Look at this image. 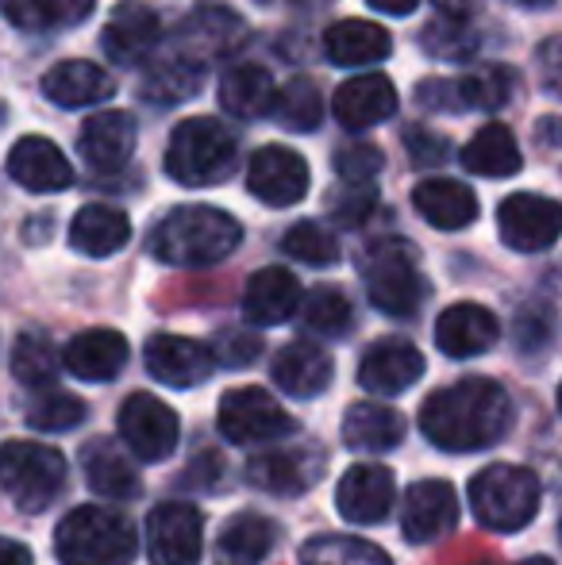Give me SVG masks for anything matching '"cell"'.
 Returning <instances> with one entry per match:
<instances>
[{
  "label": "cell",
  "instance_id": "6da1fadb",
  "mask_svg": "<svg viewBox=\"0 0 562 565\" xmlns=\"http://www.w3.org/2000/svg\"><path fill=\"white\" fill-rule=\"evenodd\" d=\"M512 427V401L497 381L466 377L424 401L421 431L447 454H474L501 443Z\"/></svg>",
  "mask_w": 562,
  "mask_h": 565
},
{
  "label": "cell",
  "instance_id": "7a4b0ae2",
  "mask_svg": "<svg viewBox=\"0 0 562 565\" xmlns=\"http://www.w3.org/2000/svg\"><path fill=\"white\" fill-rule=\"evenodd\" d=\"M240 243L243 227L235 216L209 209V204H185V209H173L166 220H158L155 235H150V254L166 266L204 269L224 262Z\"/></svg>",
  "mask_w": 562,
  "mask_h": 565
},
{
  "label": "cell",
  "instance_id": "3957f363",
  "mask_svg": "<svg viewBox=\"0 0 562 565\" xmlns=\"http://www.w3.org/2000/svg\"><path fill=\"white\" fill-rule=\"evenodd\" d=\"M240 166V139L220 119L193 116L173 127L166 142V173L189 189L220 185Z\"/></svg>",
  "mask_w": 562,
  "mask_h": 565
},
{
  "label": "cell",
  "instance_id": "277c9868",
  "mask_svg": "<svg viewBox=\"0 0 562 565\" xmlns=\"http://www.w3.org/2000/svg\"><path fill=\"white\" fill-rule=\"evenodd\" d=\"M54 554L62 565H131L136 527L113 508L82 504L54 531Z\"/></svg>",
  "mask_w": 562,
  "mask_h": 565
},
{
  "label": "cell",
  "instance_id": "5b68a950",
  "mask_svg": "<svg viewBox=\"0 0 562 565\" xmlns=\"http://www.w3.org/2000/svg\"><path fill=\"white\" fill-rule=\"evenodd\" d=\"M470 508L489 531L512 535L528 527L540 512V477L524 466L497 461L470 481Z\"/></svg>",
  "mask_w": 562,
  "mask_h": 565
},
{
  "label": "cell",
  "instance_id": "8992f818",
  "mask_svg": "<svg viewBox=\"0 0 562 565\" xmlns=\"http://www.w3.org/2000/svg\"><path fill=\"white\" fill-rule=\"evenodd\" d=\"M0 489L23 512H43L66 489V458L43 443H0Z\"/></svg>",
  "mask_w": 562,
  "mask_h": 565
},
{
  "label": "cell",
  "instance_id": "52a82bcc",
  "mask_svg": "<svg viewBox=\"0 0 562 565\" xmlns=\"http://www.w3.org/2000/svg\"><path fill=\"white\" fill-rule=\"evenodd\" d=\"M370 305L385 316H413L427 297V281L416 266V250L405 238H382L362 258Z\"/></svg>",
  "mask_w": 562,
  "mask_h": 565
},
{
  "label": "cell",
  "instance_id": "ba28073f",
  "mask_svg": "<svg viewBox=\"0 0 562 565\" xmlns=\"http://www.w3.org/2000/svg\"><path fill=\"white\" fill-rule=\"evenodd\" d=\"M517 77L505 66H481L458 77H435L421 82L416 100L435 113H497L512 100Z\"/></svg>",
  "mask_w": 562,
  "mask_h": 565
},
{
  "label": "cell",
  "instance_id": "9c48e42d",
  "mask_svg": "<svg viewBox=\"0 0 562 565\" xmlns=\"http://www.w3.org/2000/svg\"><path fill=\"white\" fill-rule=\"evenodd\" d=\"M220 431H224L227 443H240V447H255V443H278L285 435L297 431L293 416L274 401L266 388L243 385L224 393L220 401Z\"/></svg>",
  "mask_w": 562,
  "mask_h": 565
},
{
  "label": "cell",
  "instance_id": "30bf717a",
  "mask_svg": "<svg viewBox=\"0 0 562 565\" xmlns=\"http://www.w3.org/2000/svg\"><path fill=\"white\" fill-rule=\"evenodd\" d=\"M497 231L509 250L540 254L559 243L562 235V204L540 193H512L497 209Z\"/></svg>",
  "mask_w": 562,
  "mask_h": 565
},
{
  "label": "cell",
  "instance_id": "8fae6325",
  "mask_svg": "<svg viewBox=\"0 0 562 565\" xmlns=\"http://www.w3.org/2000/svg\"><path fill=\"white\" fill-rule=\"evenodd\" d=\"M120 435L136 458L162 461V458H170L181 439L178 412L150 393H131L120 408Z\"/></svg>",
  "mask_w": 562,
  "mask_h": 565
},
{
  "label": "cell",
  "instance_id": "7c38bea8",
  "mask_svg": "<svg viewBox=\"0 0 562 565\" xmlns=\"http://www.w3.org/2000/svg\"><path fill=\"white\" fill-rule=\"evenodd\" d=\"M204 546V523L193 504H158L147 515V554L155 565H197Z\"/></svg>",
  "mask_w": 562,
  "mask_h": 565
},
{
  "label": "cell",
  "instance_id": "4fadbf2b",
  "mask_svg": "<svg viewBox=\"0 0 562 565\" xmlns=\"http://www.w3.org/2000/svg\"><path fill=\"white\" fill-rule=\"evenodd\" d=\"M243 43H247V23L232 8H220V4H201L181 23L178 35H173V51L189 54V58L204 62V66L212 58L235 54Z\"/></svg>",
  "mask_w": 562,
  "mask_h": 565
},
{
  "label": "cell",
  "instance_id": "5bb4252c",
  "mask_svg": "<svg viewBox=\"0 0 562 565\" xmlns=\"http://www.w3.org/2000/svg\"><path fill=\"white\" fill-rule=\"evenodd\" d=\"M247 189L271 209H289L308 193V162L289 147H258L247 166Z\"/></svg>",
  "mask_w": 562,
  "mask_h": 565
},
{
  "label": "cell",
  "instance_id": "9a60e30c",
  "mask_svg": "<svg viewBox=\"0 0 562 565\" xmlns=\"http://www.w3.org/2000/svg\"><path fill=\"white\" fill-rule=\"evenodd\" d=\"M458 523V497L447 481H416L405 492V512H401V535L416 546L439 543Z\"/></svg>",
  "mask_w": 562,
  "mask_h": 565
},
{
  "label": "cell",
  "instance_id": "2e32d148",
  "mask_svg": "<svg viewBox=\"0 0 562 565\" xmlns=\"http://www.w3.org/2000/svg\"><path fill=\"white\" fill-rule=\"evenodd\" d=\"M216 354L204 342L185 335H155L147 342V373L158 385L170 388H193L212 377Z\"/></svg>",
  "mask_w": 562,
  "mask_h": 565
},
{
  "label": "cell",
  "instance_id": "e0dca14e",
  "mask_svg": "<svg viewBox=\"0 0 562 565\" xmlns=\"http://www.w3.org/2000/svg\"><path fill=\"white\" fill-rule=\"evenodd\" d=\"M105 54L113 62H124V66H136V62H147L155 54V46L162 43V20L150 4L142 0H124L116 4V12L108 15L105 23Z\"/></svg>",
  "mask_w": 562,
  "mask_h": 565
},
{
  "label": "cell",
  "instance_id": "ac0fdd59",
  "mask_svg": "<svg viewBox=\"0 0 562 565\" xmlns=\"http://www.w3.org/2000/svg\"><path fill=\"white\" fill-rule=\"evenodd\" d=\"M77 154L93 173H120L136 154V119L128 113H97L82 124Z\"/></svg>",
  "mask_w": 562,
  "mask_h": 565
},
{
  "label": "cell",
  "instance_id": "d6986e66",
  "mask_svg": "<svg viewBox=\"0 0 562 565\" xmlns=\"http://www.w3.org/2000/svg\"><path fill=\"white\" fill-rule=\"evenodd\" d=\"M393 497H397V484L385 466H351L336 489V508L343 520L370 527L390 515Z\"/></svg>",
  "mask_w": 562,
  "mask_h": 565
},
{
  "label": "cell",
  "instance_id": "ffe728a7",
  "mask_svg": "<svg viewBox=\"0 0 562 565\" xmlns=\"http://www.w3.org/2000/svg\"><path fill=\"white\" fill-rule=\"evenodd\" d=\"M424 377V354L405 339H382L367 350L359 365V381L362 388L382 396H397L405 393L409 385Z\"/></svg>",
  "mask_w": 562,
  "mask_h": 565
},
{
  "label": "cell",
  "instance_id": "44dd1931",
  "mask_svg": "<svg viewBox=\"0 0 562 565\" xmlns=\"http://www.w3.org/2000/svg\"><path fill=\"white\" fill-rule=\"evenodd\" d=\"M8 178L23 185L28 193H59L74 181L66 154L43 135H28L8 150Z\"/></svg>",
  "mask_w": 562,
  "mask_h": 565
},
{
  "label": "cell",
  "instance_id": "7402d4cb",
  "mask_svg": "<svg viewBox=\"0 0 562 565\" xmlns=\"http://www.w3.org/2000/svg\"><path fill=\"white\" fill-rule=\"evenodd\" d=\"M43 93H46V100L59 108H93V105H105V100L113 97L116 82L108 70L97 66V62L70 58V62H59V66L46 70Z\"/></svg>",
  "mask_w": 562,
  "mask_h": 565
},
{
  "label": "cell",
  "instance_id": "603a6c76",
  "mask_svg": "<svg viewBox=\"0 0 562 565\" xmlns=\"http://www.w3.org/2000/svg\"><path fill=\"white\" fill-rule=\"evenodd\" d=\"M501 335L497 316L481 305H450L447 312L435 320V347L447 358H478Z\"/></svg>",
  "mask_w": 562,
  "mask_h": 565
},
{
  "label": "cell",
  "instance_id": "cb8c5ba5",
  "mask_svg": "<svg viewBox=\"0 0 562 565\" xmlns=\"http://www.w3.org/2000/svg\"><path fill=\"white\" fill-rule=\"evenodd\" d=\"M336 119L351 131H367V127L382 124L397 113V89L385 74H359L336 89Z\"/></svg>",
  "mask_w": 562,
  "mask_h": 565
},
{
  "label": "cell",
  "instance_id": "d4e9b609",
  "mask_svg": "<svg viewBox=\"0 0 562 565\" xmlns=\"http://www.w3.org/2000/svg\"><path fill=\"white\" fill-rule=\"evenodd\" d=\"M300 308V281L282 266L258 269L243 292V316L255 328H274Z\"/></svg>",
  "mask_w": 562,
  "mask_h": 565
},
{
  "label": "cell",
  "instance_id": "484cf974",
  "mask_svg": "<svg viewBox=\"0 0 562 565\" xmlns=\"http://www.w3.org/2000/svg\"><path fill=\"white\" fill-rule=\"evenodd\" d=\"M62 362L77 381H113L128 365V339L113 328L82 331L70 339Z\"/></svg>",
  "mask_w": 562,
  "mask_h": 565
},
{
  "label": "cell",
  "instance_id": "4316f807",
  "mask_svg": "<svg viewBox=\"0 0 562 565\" xmlns=\"http://www.w3.org/2000/svg\"><path fill=\"white\" fill-rule=\"evenodd\" d=\"M331 373H336L331 358L324 354L320 347L305 342V339L282 347V354L274 358V385H278L282 393L297 396V401L320 396L324 388L331 385Z\"/></svg>",
  "mask_w": 562,
  "mask_h": 565
},
{
  "label": "cell",
  "instance_id": "83f0119b",
  "mask_svg": "<svg viewBox=\"0 0 562 565\" xmlns=\"http://www.w3.org/2000/svg\"><path fill=\"white\" fill-rule=\"evenodd\" d=\"M413 209L421 212L432 227L463 231L478 216V196L455 178H427L413 189Z\"/></svg>",
  "mask_w": 562,
  "mask_h": 565
},
{
  "label": "cell",
  "instance_id": "f1b7e54d",
  "mask_svg": "<svg viewBox=\"0 0 562 565\" xmlns=\"http://www.w3.org/2000/svg\"><path fill=\"white\" fill-rule=\"evenodd\" d=\"M390 51H393L390 31L370 20H339L324 35V54L336 66H374V62L390 58Z\"/></svg>",
  "mask_w": 562,
  "mask_h": 565
},
{
  "label": "cell",
  "instance_id": "f546056e",
  "mask_svg": "<svg viewBox=\"0 0 562 565\" xmlns=\"http://www.w3.org/2000/svg\"><path fill=\"white\" fill-rule=\"evenodd\" d=\"M131 238V220L120 209L108 204H85L70 224V246L85 258H108V254L124 250Z\"/></svg>",
  "mask_w": 562,
  "mask_h": 565
},
{
  "label": "cell",
  "instance_id": "4dcf8cb0",
  "mask_svg": "<svg viewBox=\"0 0 562 565\" xmlns=\"http://www.w3.org/2000/svg\"><path fill=\"white\" fill-rule=\"evenodd\" d=\"M204 62L189 58L181 51H170L162 58H155L142 74V97L150 105H181V100L197 97L204 85Z\"/></svg>",
  "mask_w": 562,
  "mask_h": 565
},
{
  "label": "cell",
  "instance_id": "1f68e13d",
  "mask_svg": "<svg viewBox=\"0 0 562 565\" xmlns=\"http://www.w3.org/2000/svg\"><path fill=\"white\" fill-rule=\"evenodd\" d=\"M278 543V527L258 512H240L224 523L216 546V565H263Z\"/></svg>",
  "mask_w": 562,
  "mask_h": 565
},
{
  "label": "cell",
  "instance_id": "d6a6232c",
  "mask_svg": "<svg viewBox=\"0 0 562 565\" xmlns=\"http://www.w3.org/2000/svg\"><path fill=\"white\" fill-rule=\"evenodd\" d=\"M343 443L351 450H393L405 443V416L374 401L351 404L343 416Z\"/></svg>",
  "mask_w": 562,
  "mask_h": 565
},
{
  "label": "cell",
  "instance_id": "836d02e7",
  "mask_svg": "<svg viewBox=\"0 0 562 565\" xmlns=\"http://www.w3.org/2000/svg\"><path fill=\"white\" fill-rule=\"evenodd\" d=\"M82 466H85V481L97 497L108 500H131L139 492V473L136 466L128 461V454L116 450V443L97 439L89 443L82 454Z\"/></svg>",
  "mask_w": 562,
  "mask_h": 565
},
{
  "label": "cell",
  "instance_id": "e575fe53",
  "mask_svg": "<svg viewBox=\"0 0 562 565\" xmlns=\"http://www.w3.org/2000/svg\"><path fill=\"white\" fill-rule=\"evenodd\" d=\"M247 477L271 497H300L312 484V458L305 450H266L251 458Z\"/></svg>",
  "mask_w": 562,
  "mask_h": 565
},
{
  "label": "cell",
  "instance_id": "d590c367",
  "mask_svg": "<svg viewBox=\"0 0 562 565\" xmlns=\"http://www.w3.org/2000/svg\"><path fill=\"white\" fill-rule=\"evenodd\" d=\"M274 77L263 66H232L220 77V108L235 119H258L274 108Z\"/></svg>",
  "mask_w": 562,
  "mask_h": 565
},
{
  "label": "cell",
  "instance_id": "8d00e7d4",
  "mask_svg": "<svg viewBox=\"0 0 562 565\" xmlns=\"http://www.w3.org/2000/svg\"><path fill=\"white\" fill-rule=\"evenodd\" d=\"M458 162H463L470 173H478V178H512V173H520L524 158H520V147H517V139H512L509 127L486 124L470 142H466Z\"/></svg>",
  "mask_w": 562,
  "mask_h": 565
},
{
  "label": "cell",
  "instance_id": "74e56055",
  "mask_svg": "<svg viewBox=\"0 0 562 565\" xmlns=\"http://www.w3.org/2000/svg\"><path fill=\"white\" fill-rule=\"evenodd\" d=\"M93 4L97 0H0V12L20 31L46 35V31L77 28L82 20H89Z\"/></svg>",
  "mask_w": 562,
  "mask_h": 565
},
{
  "label": "cell",
  "instance_id": "f35d334b",
  "mask_svg": "<svg viewBox=\"0 0 562 565\" xmlns=\"http://www.w3.org/2000/svg\"><path fill=\"white\" fill-rule=\"evenodd\" d=\"M300 565H393V558L359 535H320L300 546Z\"/></svg>",
  "mask_w": 562,
  "mask_h": 565
},
{
  "label": "cell",
  "instance_id": "ab89813d",
  "mask_svg": "<svg viewBox=\"0 0 562 565\" xmlns=\"http://www.w3.org/2000/svg\"><path fill=\"white\" fill-rule=\"evenodd\" d=\"M271 113L282 127H289V131H297V135L316 131L324 119L320 89H316V82H308V77H293L289 85H282V93H274Z\"/></svg>",
  "mask_w": 562,
  "mask_h": 565
},
{
  "label": "cell",
  "instance_id": "60d3db41",
  "mask_svg": "<svg viewBox=\"0 0 562 565\" xmlns=\"http://www.w3.org/2000/svg\"><path fill=\"white\" fill-rule=\"evenodd\" d=\"M59 365H62V354L54 350V342L39 331H28V335L15 339L12 347V373L15 381L31 388H46L54 377H59Z\"/></svg>",
  "mask_w": 562,
  "mask_h": 565
},
{
  "label": "cell",
  "instance_id": "b9f144b4",
  "mask_svg": "<svg viewBox=\"0 0 562 565\" xmlns=\"http://www.w3.org/2000/svg\"><path fill=\"white\" fill-rule=\"evenodd\" d=\"M421 46L439 62H466L478 51V31L466 23V15H439L421 31Z\"/></svg>",
  "mask_w": 562,
  "mask_h": 565
},
{
  "label": "cell",
  "instance_id": "7bdbcfd3",
  "mask_svg": "<svg viewBox=\"0 0 562 565\" xmlns=\"http://www.w3.org/2000/svg\"><path fill=\"white\" fill-rule=\"evenodd\" d=\"M300 320H305V328H312L316 335L339 339L351 328V300L339 289H312L308 297H300Z\"/></svg>",
  "mask_w": 562,
  "mask_h": 565
},
{
  "label": "cell",
  "instance_id": "ee69618b",
  "mask_svg": "<svg viewBox=\"0 0 562 565\" xmlns=\"http://www.w3.org/2000/svg\"><path fill=\"white\" fill-rule=\"evenodd\" d=\"M85 419V401H77V396L70 393H59V388L46 385V393H39L35 401L28 404V424L35 427V431H70V427H77Z\"/></svg>",
  "mask_w": 562,
  "mask_h": 565
},
{
  "label": "cell",
  "instance_id": "f6af8a7d",
  "mask_svg": "<svg viewBox=\"0 0 562 565\" xmlns=\"http://www.w3.org/2000/svg\"><path fill=\"white\" fill-rule=\"evenodd\" d=\"M282 250L289 254V258L305 262V266H331V262L339 258L336 235H331L328 227L312 224V220H305V224H293L289 231H285Z\"/></svg>",
  "mask_w": 562,
  "mask_h": 565
},
{
  "label": "cell",
  "instance_id": "bcb514c9",
  "mask_svg": "<svg viewBox=\"0 0 562 565\" xmlns=\"http://www.w3.org/2000/svg\"><path fill=\"white\" fill-rule=\"evenodd\" d=\"M343 185L347 189H339V193L328 201L331 220H336L339 227H362L378 209V189H370V181L367 185H359V181H343Z\"/></svg>",
  "mask_w": 562,
  "mask_h": 565
},
{
  "label": "cell",
  "instance_id": "7dc6e473",
  "mask_svg": "<svg viewBox=\"0 0 562 565\" xmlns=\"http://www.w3.org/2000/svg\"><path fill=\"white\" fill-rule=\"evenodd\" d=\"M555 316H551V308L543 305H532V308H520L517 316V350L520 354H540V350H548L551 342H555Z\"/></svg>",
  "mask_w": 562,
  "mask_h": 565
},
{
  "label": "cell",
  "instance_id": "c3c4849f",
  "mask_svg": "<svg viewBox=\"0 0 562 565\" xmlns=\"http://www.w3.org/2000/svg\"><path fill=\"white\" fill-rule=\"evenodd\" d=\"M336 173L343 181H359V185H367V181H374L378 173H382V150L370 147V142L343 147L336 154Z\"/></svg>",
  "mask_w": 562,
  "mask_h": 565
},
{
  "label": "cell",
  "instance_id": "681fc988",
  "mask_svg": "<svg viewBox=\"0 0 562 565\" xmlns=\"http://www.w3.org/2000/svg\"><path fill=\"white\" fill-rule=\"evenodd\" d=\"M536 74H540L543 93L562 100V35H551L540 43V51H536Z\"/></svg>",
  "mask_w": 562,
  "mask_h": 565
},
{
  "label": "cell",
  "instance_id": "f907efd6",
  "mask_svg": "<svg viewBox=\"0 0 562 565\" xmlns=\"http://www.w3.org/2000/svg\"><path fill=\"white\" fill-rule=\"evenodd\" d=\"M263 350V342H258V335H251V331H227V335H220L216 342V362L232 365V370H240V365L255 362V354Z\"/></svg>",
  "mask_w": 562,
  "mask_h": 565
},
{
  "label": "cell",
  "instance_id": "816d5d0a",
  "mask_svg": "<svg viewBox=\"0 0 562 565\" xmlns=\"http://www.w3.org/2000/svg\"><path fill=\"white\" fill-rule=\"evenodd\" d=\"M405 147L416 166H439L443 154H447V139H439V135H432V131H421V127H413V131L405 135Z\"/></svg>",
  "mask_w": 562,
  "mask_h": 565
},
{
  "label": "cell",
  "instance_id": "f5cc1de1",
  "mask_svg": "<svg viewBox=\"0 0 562 565\" xmlns=\"http://www.w3.org/2000/svg\"><path fill=\"white\" fill-rule=\"evenodd\" d=\"M536 139H540V147H562V119L543 116L540 127H536Z\"/></svg>",
  "mask_w": 562,
  "mask_h": 565
},
{
  "label": "cell",
  "instance_id": "db71d44e",
  "mask_svg": "<svg viewBox=\"0 0 562 565\" xmlns=\"http://www.w3.org/2000/svg\"><path fill=\"white\" fill-rule=\"evenodd\" d=\"M0 565H31V551L12 539H0Z\"/></svg>",
  "mask_w": 562,
  "mask_h": 565
},
{
  "label": "cell",
  "instance_id": "11a10c76",
  "mask_svg": "<svg viewBox=\"0 0 562 565\" xmlns=\"http://www.w3.org/2000/svg\"><path fill=\"white\" fill-rule=\"evenodd\" d=\"M416 4H421V0H370V8H378V12H385V15H409V12H416Z\"/></svg>",
  "mask_w": 562,
  "mask_h": 565
},
{
  "label": "cell",
  "instance_id": "9f6ffc18",
  "mask_svg": "<svg viewBox=\"0 0 562 565\" xmlns=\"http://www.w3.org/2000/svg\"><path fill=\"white\" fill-rule=\"evenodd\" d=\"M435 4L443 8V15H470L478 12L481 0H435Z\"/></svg>",
  "mask_w": 562,
  "mask_h": 565
},
{
  "label": "cell",
  "instance_id": "6f0895ef",
  "mask_svg": "<svg viewBox=\"0 0 562 565\" xmlns=\"http://www.w3.org/2000/svg\"><path fill=\"white\" fill-rule=\"evenodd\" d=\"M263 4H297V8H316V4H331V0H263Z\"/></svg>",
  "mask_w": 562,
  "mask_h": 565
},
{
  "label": "cell",
  "instance_id": "680465c9",
  "mask_svg": "<svg viewBox=\"0 0 562 565\" xmlns=\"http://www.w3.org/2000/svg\"><path fill=\"white\" fill-rule=\"evenodd\" d=\"M520 8H551L555 0H517Z\"/></svg>",
  "mask_w": 562,
  "mask_h": 565
},
{
  "label": "cell",
  "instance_id": "91938a15",
  "mask_svg": "<svg viewBox=\"0 0 562 565\" xmlns=\"http://www.w3.org/2000/svg\"><path fill=\"white\" fill-rule=\"evenodd\" d=\"M520 565H555L551 558H528V562H520Z\"/></svg>",
  "mask_w": 562,
  "mask_h": 565
},
{
  "label": "cell",
  "instance_id": "94428289",
  "mask_svg": "<svg viewBox=\"0 0 562 565\" xmlns=\"http://www.w3.org/2000/svg\"><path fill=\"white\" fill-rule=\"evenodd\" d=\"M559 412H562V385H559Z\"/></svg>",
  "mask_w": 562,
  "mask_h": 565
},
{
  "label": "cell",
  "instance_id": "6125c7cd",
  "mask_svg": "<svg viewBox=\"0 0 562 565\" xmlns=\"http://www.w3.org/2000/svg\"><path fill=\"white\" fill-rule=\"evenodd\" d=\"M559 535H562V523H559Z\"/></svg>",
  "mask_w": 562,
  "mask_h": 565
}]
</instances>
